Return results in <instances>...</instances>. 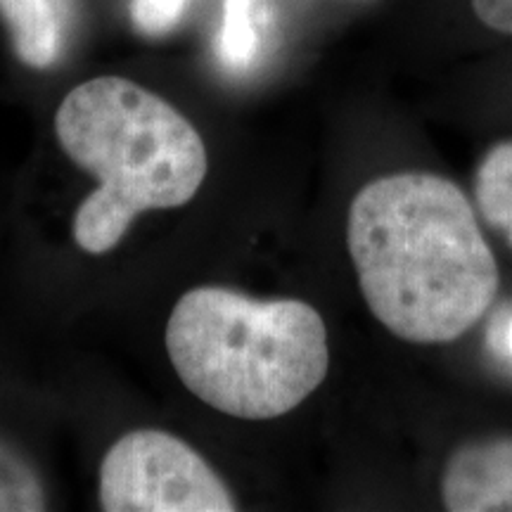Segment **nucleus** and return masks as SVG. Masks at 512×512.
<instances>
[{"label":"nucleus","mask_w":512,"mask_h":512,"mask_svg":"<svg viewBox=\"0 0 512 512\" xmlns=\"http://www.w3.org/2000/svg\"><path fill=\"white\" fill-rule=\"evenodd\" d=\"M347 247L370 313L403 342H456L501 287L472 202L430 171L363 185L349 207Z\"/></svg>","instance_id":"obj_1"},{"label":"nucleus","mask_w":512,"mask_h":512,"mask_svg":"<svg viewBox=\"0 0 512 512\" xmlns=\"http://www.w3.org/2000/svg\"><path fill=\"white\" fill-rule=\"evenodd\" d=\"M55 133L76 166L98 178L74 214V240L100 256L119 245L143 211L176 209L202 188L207 147L190 119L121 76H98L67 93Z\"/></svg>","instance_id":"obj_2"},{"label":"nucleus","mask_w":512,"mask_h":512,"mask_svg":"<svg viewBox=\"0 0 512 512\" xmlns=\"http://www.w3.org/2000/svg\"><path fill=\"white\" fill-rule=\"evenodd\" d=\"M166 351L190 394L240 420L294 411L328 377L323 316L302 299L259 302L230 287H195L166 323Z\"/></svg>","instance_id":"obj_3"},{"label":"nucleus","mask_w":512,"mask_h":512,"mask_svg":"<svg viewBox=\"0 0 512 512\" xmlns=\"http://www.w3.org/2000/svg\"><path fill=\"white\" fill-rule=\"evenodd\" d=\"M100 508L107 512H233L228 484L183 439L133 430L107 448L100 465Z\"/></svg>","instance_id":"obj_4"},{"label":"nucleus","mask_w":512,"mask_h":512,"mask_svg":"<svg viewBox=\"0 0 512 512\" xmlns=\"http://www.w3.org/2000/svg\"><path fill=\"white\" fill-rule=\"evenodd\" d=\"M439 491L448 512H512V437H477L453 448Z\"/></svg>","instance_id":"obj_5"},{"label":"nucleus","mask_w":512,"mask_h":512,"mask_svg":"<svg viewBox=\"0 0 512 512\" xmlns=\"http://www.w3.org/2000/svg\"><path fill=\"white\" fill-rule=\"evenodd\" d=\"M72 0H0V22L15 55L31 69L60 60L67 41Z\"/></svg>","instance_id":"obj_6"},{"label":"nucleus","mask_w":512,"mask_h":512,"mask_svg":"<svg viewBox=\"0 0 512 512\" xmlns=\"http://www.w3.org/2000/svg\"><path fill=\"white\" fill-rule=\"evenodd\" d=\"M475 204L491 228L505 233L512 223V140H501L479 162Z\"/></svg>","instance_id":"obj_7"},{"label":"nucleus","mask_w":512,"mask_h":512,"mask_svg":"<svg viewBox=\"0 0 512 512\" xmlns=\"http://www.w3.org/2000/svg\"><path fill=\"white\" fill-rule=\"evenodd\" d=\"M48 510L41 477L15 448L0 441V512Z\"/></svg>","instance_id":"obj_8"},{"label":"nucleus","mask_w":512,"mask_h":512,"mask_svg":"<svg viewBox=\"0 0 512 512\" xmlns=\"http://www.w3.org/2000/svg\"><path fill=\"white\" fill-rule=\"evenodd\" d=\"M256 53L252 0H226L221 29V57L228 67L242 69Z\"/></svg>","instance_id":"obj_9"},{"label":"nucleus","mask_w":512,"mask_h":512,"mask_svg":"<svg viewBox=\"0 0 512 512\" xmlns=\"http://www.w3.org/2000/svg\"><path fill=\"white\" fill-rule=\"evenodd\" d=\"M190 3L192 0H131L128 15L138 34L159 38L178 27Z\"/></svg>","instance_id":"obj_10"},{"label":"nucleus","mask_w":512,"mask_h":512,"mask_svg":"<svg viewBox=\"0 0 512 512\" xmlns=\"http://www.w3.org/2000/svg\"><path fill=\"white\" fill-rule=\"evenodd\" d=\"M472 12L486 29L512 36V0H470Z\"/></svg>","instance_id":"obj_11"},{"label":"nucleus","mask_w":512,"mask_h":512,"mask_svg":"<svg viewBox=\"0 0 512 512\" xmlns=\"http://www.w3.org/2000/svg\"><path fill=\"white\" fill-rule=\"evenodd\" d=\"M489 342L498 354H503L505 358H510L512 361V311L505 313L496 325H491Z\"/></svg>","instance_id":"obj_12"},{"label":"nucleus","mask_w":512,"mask_h":512,"mask_svg":"<svg viewBox=\"0 0 512 512\" xmlns=\"http://www.w3.org/2000/svg\"><path fill=\"white\" fill-rule=\"evenodd\" d=\"M505 238H508V245H510V249H512V223L508 228H505Z\"/></svg>","instance_id":"obj_13"}]
</instances>
